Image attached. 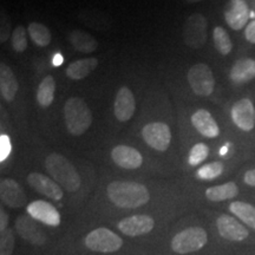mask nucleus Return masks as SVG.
I'll use <instances>...</instances> for the list:
<instances>
[{
    "mask_svg": "<svg viewBox=\"0 0 255 255\" xmlns=\"http://www.w3.org/2000/svg\"><path fill=\"white\" fill-rule=\"evenodd\" d=\"M229 210L238 216L242 222L246 223L251 228L255 229V207L250 203L241 202V201H235L229 206Z\"/></svg>",
    "mask_w": 255,
    "mask_h": 255,
    "instance_id": "obj_26",
    "label": "nucleus"
},
{
    "mask_svg": "<svg viewBox=\"0 0 255 255\" xmlns=\"http://www.w3.org/2000/svg\"><path fill=\"white\" fill-rule=\"evenodd\" d=\"M73 49L82 53H91L98 47L97 40L95 39L88 32L75 30L70 33L69 37Z\"/></svg>",
    "mask_w": 255,
    "mask_h": 255,
    "instance_id": "obj_23",
    "label": "nucleus"
},
{
    "mask_svg": "<svg viewBox=\"0 0 255 255\" xmlns=\"http://www.w3.org/2000/svg\"><path fill=\"white\" fill-rule=\"evenodd\" d=\"M123 240L108 228H97L85 238V246L100 253H114L122 247Z\"/></svg>",
    "mask_w": 255,
    "mask_h": 255,
    "instance_id": "obj_6",
    "label": "nucleus"
},
{
    "mask_svg": "<svg viewBox=\"0 0 255 255\" xmlns=\"http://www.w3.org/2000/svg\"><path fill=\"white\" fill-rule=\"evenodd\" d=\"M14 232L12 229H5L0 237V255H12L14 250Z\"/></svg>",
    "mask_w": 255,
    "mask_h": 255,
    "instance_id": "obj_31",
    "label": "nucleus"
},
{
    "mask_svg": "<svg viewBox=\"0 0 255 255\" xmlns=\"http://www.w3.org/2000/svg\"><path fill=\"white\" fill-rule=\"evenodd\" d=\"M12 47L15 52H24L27 47L26 31L23 26H17L12 32Z\"/></svg>",
    "mask_w": 255,
    "mask_h": 255,
    "instance_id": "obj_32",
    "label": "nucleus"
},
{
    "mask_svg": "<svg viewBox=\"0 0 255 255\" xmlns=\"http://www.w3.org/2000/svg\"><path fill=\"white\" fill-rule=\"evenodd\" d=\"M229 77L234 83L241 84V83H247L255 78V59L244 58L238 60L234 65L232 66Z\"/></svg>",
    "mask_w": 255,
    "mask_h": 255,
    "instance_id": "obj_21",
    "label": "nucleus"
},
{
    "mask_svg": "<svg viewBox=\"0 0 255 255\" xmlns=\"http://www.w3.org/2000/svg\"><path fill=\"white\" fill-rule=\"evenodd\" d=\"M245 36H246V39L250 43L255 44V20L247 25L246 31H245Z\"/></svg>",
    "mask_w": 255,
    "mask_h": 255,
    "instance_id": "obj_35",
    "label": "nucleus"
},
{
    "mask_svg": "<svg viewBox=\"0 0 255 255\" xmlns=\"http://www.w3.org/2000/svg\"><path fill=\"white\" fill-rule=\"evenodd\" d=\"M27 182L30 186L37 190L38 193L43 194L49 199L59 201L63 199V190L55 181L50 177L39 173H32L27 176Z\"/></svg>",
    "mask_w": 255,
    "mask_h": 255,
    "instance_id": "obj_15",
    "label": "nucleus"
},
{
    "mask_svg": "<svg viewBox=\"0 0 255 255\" xmlns=\"http://www.w3.org/2000/svg\"><path fill=\"white\" fill-rule=\"evenodd\" d=\"M9 152H11V142L8 136L1 135L0 136V161L4 162L8 157Z\"/></svg>",
    "mask_w": 255,
    "mask_h": 255,
    "instance_id": "obj_33",
    "label": "nucleus"
},
{
    "mask_svg": "<svg viewBox=\"0 0 255 255\" xmlns=\"http://www.w3.org/2000/svg\"><path fill=\"white\" fill-rule=\"evenodd\" d=\"M98 59L95 57H90V58H83L79 60H76L70 64L66 69V76L72 81H81L88 77L94 70L97 68Z\"/></svg>",
    "mask_w": 255,
    "mask_h": 255,
    "instance_id": "obj_22",
    "label": "nucleus"
},
{
    "mask_svg": "<svg viewBox=\"0 0 255 255\" xmlns=\"http://www.w3.org/2000/svg\"><path fill=\"white\" fill-rule=\"evenodd\" d=\"M191 123L195 127V129L201 135H203L207 138H214L220 135V128L212 116L209 111L205 109L197 110L191 116Z\"/></svg>",
    "mask_w": 255,
    "mask_h": 255,
    "instance_id": "obj_19",
    "label": "nucleus"
},
{
    "mask_svg": "<svg viewBox=\"0 0 255 255\" xmlns=\"http://www.w3.org/2000/svg\"><path fill=\"white\" fill-rule=\"evenodd\" d=\"M245 183L248 184L251 187H255V169H252V170H248L246 174H245L244 177Z\"/></svg>",
    "mask_w": 255,
    "mask_h": 255,
    "instance_id": "obj_36",
    "label": "nucleus"
},
{
    "mask_svg": "<svg viewBox=\"0 0 255 255\" xmlns=\"http://www.w3.org/2000/svg\"><path fill=\"white\" fill-rule=\"evenodd\" d=\"M231 115L235 126L244 131H251L255 127V108L248 98H242L233 105Z\"/></svg>",
    "mask_w": 255,
    "mask_h": 255,
    "instance_id": "obj_10",
    "label": "nucleus"
},
{
    "mask_svg": "<svg viewBox=\"0 0 255 255\" xmlns=\"http://www.w3.org/2000/svg\"><path fill=\"white\" fill-rule=\"evenodd\" d=\"M28 34L32 41L40 47H45L51 43V32L45 25L40 23H31L28 25Z\"/></svg>",
    "mask_w": 255,
    "mask_h": 255,
    "instance_id": "obj_27",
    "label": "nucleus"
},
{
    "mask_svg": "<svg viewBox=\"0 0 255 255\" xmlns=\"http://www.w3.org/2000/svg\"><path fill=\"white\" fill-rule=\"evenodd\" d=\"M9 27H11V25H9L7 15H6V13H4V11H2V13H1V32H0V41H1V43H5V41L8 39Z\"/></svg>",
    "mask_w": 255,
    "mask_h": 255,
    "instance_id": "obj_34",
    "label": "nucleus"
},
{
    "mask_svg": "<svg viewBox=\"0 0 255 255\" xmlns=\"http://www.w3.org/2000/svg\"><path fill=\"white\" fill-rule=\"evenodd\" d=\"M155 221L149 215H132L121 220L119 222V229L127 237H141L152 231Z\"/></svg>",
    "mask_w": 255,
    "mask_h": 255,
    "instance_id": "obj_9",
    "label": "nucleus"
},
{
    "mask_svg": "<svg viewBox=\"0 0 255 255\" xmlns=\"http://www.w3.org/2000/svg\"><path fill=\"white\" fill-rule=\"evenodd\" d=\"M213 40H214V45L216 50L223 56L231 53L233 49V43L229 38L227 31L221 26H216L213 31Z\"/></svg>",
    "mask_w": 255,
    "mask_h": 255,
    "instance_id": "obj_28",
    "label": "nucleus"
},
{
    "mask_svg": "<svg viewBox=\"0 0 255 255\" xmlns=\"http://www.w3.org/2000/svg\"><path fill=\"white\" fill-rule=\"evenodd\" d=\"M218 231L222 238L229 241H244L248 238L250 233L237 219L229 215H221L216 221Z\"/></svg>",
    "mask_w": 255,
    "mask_h": 255,
    "instance_id": "obj_14",
    "label": "nucleus"
},
{
    "mask_svg": "<svg viewBox=\"0 0 255 255\" xmlns=\"http://www.w3.org/2000/svg\"><path fill=\"white\" fill-rule=\"evenodd\" d=\"M45 167L53 180L68 191H76L81 187V176L71 162L64 156L56 152L50 154L45 159Z\"/></svg>",
    "mask_w": 255,
    "mask_h": 255,
    "instance_id": "obj_2",
    "label": "nucleus"
},
{
    "mask_svg": "<svg viewBox=\"0 0 255 255\" xmlns=\"http://www.w3.org/2000/svg\"><path fill=\"white\" fill-rule=\"evenodd\" d=\"M111 202L121 208H138L150 199V194L145 186L130 181H115L107 188Z\"/></svg>",
    "mask_w": 255,
    "mask_h": 255,
    "instance_id": "obj_1",
    "label": "nucleus"
},
{
    "mask_svg": "<svg viewBox=\"0 0 255 255\" xmlns=\"http://www.w3.org/2000/svg\"><path fill=\"white\" fill-rule=\"evenodd\" d=\"M8 225V216L7 213L4 209L0 210V232H4L5 229H7Z\"/></svg>",
    "mask_w": 255,
    "mask_h": 255,
    "instance_id": "obj_37",
    "label": "nucleus"
},
{
    "mask_svg": "<svg viewBox=\"0 0 255 255\" xmlns=\"http://www.w3.org/2000/svg\"><path fill=\"white\" fill-rule=\"evenodd\" d=\"M187 78L191 90L197 96L208 97L214 91V75H213V71L207 64L199 63L191 66L189 71H188Z\"/></svg>",
    "mask_w": 255,
    "mask_h": 255,
    "instance_id": "obj_5",
    "label": "nucleus"
},
{
    "mask_svg": "<svg viewBox=\"0 0 255 255\" xmlns=\"http://www.w3.org/2000/svg\"><path fill=\"white\" fill-rule=\"evenodd\" d=\"M18 91V82L14 72L5 63L0 65V92L5 101L11 102L14 100Z\"/></svg>",
    "mask_w": 255,
    "mask_h": 255,
    "instance_id": "obj_20",
    "label": "nucleus"
},
{
    "mask_svg": "<svg viewBox=\"0 0 255 255\" xmlns=\"http://www.w3.org/2000/svg\"><path fill=\"white\" fill-rule=\"evenodd\" d=\"M27 214L37 221L57 227L60 223V215L55 207L46 201H33L26 207Z\"/></svg>",
    "mask_w": 255,
    "mask_h": 255,
    "instance_id": "obj_12",
    "label": "nucleus"
},
{
    "mask_svg": "<svg viewBox=\"0 0 255 255\" xmlns=\"http://www.w3.org/2000/svg\"><path fill=\"white\" fill-rule=\"evenodd\" d=\"M15 229L18 234L25 240L31 242L32 245L40 246L45 242V235L41 229L38 227V225L34 221L33 218L27 215L19 216L15 221Z\"/></svg>",
    "mask_w": 255,
    "mask_h": 255,
    "instance_id": "obj_17",
    "label": "nucleus"
},
{
    "mask_svg": "<svg viewBox=\"0 0 255 255\" xmlns=\"http://www.w3.org/2000/svg\"><path fill=\"white\" fill-rule=\"evenodd\" d=\"M111 158L119 167L124 169H137L143 163L141 152L128 145L115 146L111 150Z\"/></svg>",
    "mask_w": 255,
    "mask_h": 255,
    "instance_id": "obj_18",
    "label": "nucleus"
},
{
    "mask_svg": "<svg viewBox=\"0 0 255 255\" xmlns=\"http://www.w3.org/2000/svg\"><path fill=\"white\" fill-rule=\"evenodd\" d=\"M64 117L68 131L75 136L83 135L92 123L91 110L85 101L79 97H72L66 101L64 105Z\"/></svg>",
    "mask_w": 255,
    "mask_h": 255,
    "instance_id": "obj_3",
    "label": "nucleus"
},
{
    "mask_svg": "<svg viewBox=\"0 0 255 255\" xmlns=\"http://www.w3.org/2000/svg\"><path fill=\"white\" fill-rule=\"evenodd\" d=\"M143 139L146 144L157 151H165L171 142V131L165 123L151 122L142 130Z\"/></svg>",
    "mask_w": 255,
    "mask_h": 255,
    "instance_id": "obj_8",
    "label": "nucleus"
},
{
    "mask_svg": "<svg viewBox=\"0 0 255 255\" xmlns=\"http://www.w3.org/2000/svg\"><path fill=\"white\" fill-rule=\"evenodd\" d=\"M239 194V188L234 182H228L221 186L210 187L206 190V197L214 202L229 200L235 197Z\"/></svg>",
    "mask_w": 255,
    "mask_h": 255,
    "instance_id": "obj_24",
    "label": "nucleus"
},
{
    "mask_svg": "<svg viewBox=\"0 0 255 255\" xmlns=\"http://www.w3.org/2000/svg\"><path fill=\"white\" fill-rule=\"evenodd\" d=\"M136 109L135 96L129 88H121L115 100V116L121 122H127L132 117Z\"/></svg>",
    "mask_w": 255,
    "mask_h": 255,
    "instance_id": "obj_16",
    "label": "nucleus"
},
{
    "mask_svg": "<svg viewBox=\"0 0 255 255\" xmlns=\"http://www.w3.org/2000/svg\"><path fill=\"white\" fill-rule=\"evenodd\" d=\"M208 146H207L205 143H197V144H195L191 148V150L189 152V157H188V162H189L190 165L195 167V165L202 163V162L208 157Z\"/></svg>",
    "mask_w": 255,
    "mask_h": 255,
    "instance_id": "obj_30",
    "label": "nucleus"
},
{
    "mask_svg": "<svg viewBox=\"0 0 255 255\" xmlns=\"http://www.w3.org/2000/svg\"><path fill=\"white\" fill-rule=\"evenodd\" d=\"M207 233L201 227H189L175 235L171 248L177 254H188L200 251L207 244Z\"/></svg>",
    "mask_w": 255,
    "mask_h": 255,
    "instance_id": "obj_4",
    "label": "nucleus"
},
{
    "mask_svg": "<svg viewBox=\"0 0 255 255\" xmlns=\"http://www.w3.org/2000/svg\"><path fill=\"white\" fill-rule=\"evenodd\" d=\"M0 196L2 202L11 208H20L26 202L24 190L12 178H2L0 181Z\"/></svg>",
    "mask_w": 255,
    "mask_h": 255,
    "instance_id": "obj_13",
    "label": "nucleus"
},
{
    "mask_svg": "<svg viewBox=\"0 0 255 255\" xmlns=\"http://www.w3.org/2000/svg\"><path fill=\"white\" fill-rule=\"evenodd\" d=\"M187 2H189V4H194V2H199L201 0H186Z\"/></svg>",
    "mask_w": 255,
    "mask_h": 255,
    "instance_id": "obj_38",
    "label": "nucleus"
},
{
    "mask_svg": "<svg viewBox=\"0 0 255 255\" xmlns=\"http://www.w3.org/2000/svg\"><path fill=\"white\" fill-rule=\"evenodd\" d=\"M207 19L205 15L194 13L188 17L183 26V39L187 46L200 49L207 40Z\"/></svg>",
    "mask_w": 255,
    "mask_h": 255,
    "instance_id": "obj_7",
    "label": "nucleus"
},
{
    "mask_svg": "<svg viewBox=\"0 0 255 255\" xmlns=\"http://www.w3.org/2000/svg\"><path fill=\"white\" fill-rule=\"evenodd\" d=\"M251 17L250 7L245 0H229L225 7V19L228 26L239 31L247 25Z\"/></svg>",
    "mask_w": 255,
    "mask_h": 255,
    "instance_id": "obj_11",
    "label": "nucleus"
},
{
    "mask_svg": "<svg viewBox=\"0 0 255 255\" xmlns=\"http://www.w3.org/2000/svg\"><path fill=\"white\" fill-rule=\"evenodd\" d=\"M223 173V164L221 162H212V163H208L200 169H197L196 176L200 178V180H215L218 178L220 175Z\"/></svg>",
    "mask_w": 255,
    "mask_h": 255,
    "instance_id": "obj_29",
    "label": "nucleus"
},
{
    "mask_svg": "<svg viewBox=\"0 0 255 255\" xmlns=\"http://www.w3.org/2000/svg\"><path fill=\"white\" fill-rule=\"evenodd\" d=\"M56 91V82L52 76H46L40 82L39 87L37 90V101L41 107L47 108L52 104L53 98H55Z\"/></svg>",
    "mask_w": 255,
    "mask_h": 255,
    "instance_id": "obj_25",
    "label": "nucleus"
}]
</instances>
